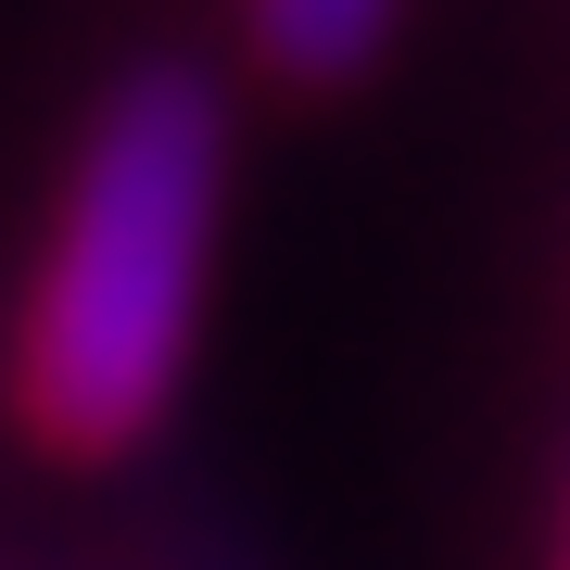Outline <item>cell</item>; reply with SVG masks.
Instances as JSON below:
<instances>
[{"mask_svg": "<svg viewBox=\"0 0 570 570\" xmlns=\"http://www.w3.org/2000/svg\"><path fill=\"white\" fill-rule=\"evenodd\" d=\"M228 216V102L190 63L127 77L51 204V254L13 330V406L63 456H115L178 406Z\"/></svg>", "mask_w": 570, "mask_h": 570, "instance_id": "1", "label": "cell"}, {"mask_svg": "<svg viewBox=\"0 0 570 570\" xmlns=\"http://www.w3.org/2000/svg\"><path fill=\"white\" fill-rule=\"evenodd\" d=\"M393 13H406V0H254V51L279 63V77L330 89V77H355V63H381Z\"/></svg>", "mask_w": 570, "mask_h": 570, "instance_id": "2", "label": "cell"}]
</instances>
